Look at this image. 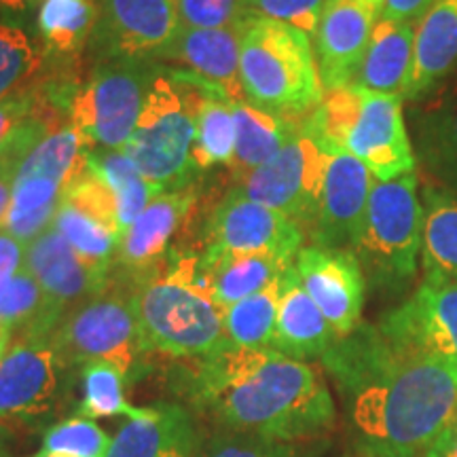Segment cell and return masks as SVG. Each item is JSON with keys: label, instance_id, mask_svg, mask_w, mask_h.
<instances>
[{"label": "cell", "instance_id": "6da1fadb", "mask_svg": "<svg viewBox=\"0 0 457 457\" xmlns=\"http://www.w3.org/2000/svg\"><path fill=\"white\" fill-rule=\"evenodd\" d=\"M345 400L360 457H424L457 409V369L360 327L322 358Z\"/></svg>", "mask_w": 457, "mask_h": 457}, {"label": "cell", "instance_id": "7a4b0ae2", "mask_svg": "<svg viewBox=\"0 0 457 457\" xmlns=\"http://www.w3.org/2000/svg\"><path fill=\"white\" fill-rule=\"evenodd\" d=\"M180 390L222 430L296 443L322 436L335 426V400L324 375L305 360L271 347L227 345L188 360Z\"/></svg>", "mask_w": 457, "mask_h": 457}, {"label": "cell", "instance_id": "3957f363", "mask_svg": "<svg viewBox=\"0 0 457 457\" xmlns=\"http://www.w3.org/2000/svg\"><path fill=\"white\" fill-rule=\"evenodd\" d=\"M131 288L146 353L197 360L231 345L222 322L225 307L205 290L197 253L171 250L163 270L138 279Z\"/></svg>", "mask_w": 457, "mask_h": 457}, {"label": "cell", "instance_id": "277c9868", "mask_svg": "<svg viewBox=\"0 0 457 457\" xmlns=\"http://www.w3.org/2000/svg\"><path fill=\"white\" fill-rule=\"evenodd\" d=\"M208 98L227 96L195 72L159 66L123 153L162 193L191 187L197 174L191 153L197 112Z\"/></svg>", "mask_w": 457, "mask_h": 457}, {"label": "cell", "instance_id": "5b68a950", "mask_svg": "<svg viewBox=\"0 0 457 457\" xmlns=\"http://www.w3.org/2000/svg\"><path fill=\"white\" fill-rule=\"evenodd\" d=\"M237 34L245 102L305 121L324 98L310 34L259 15L244 17Z\"/></svg>", "mask_w": 457, "mask_h": 457}, {"label": "cell", "instance_id": "8992f818", "mask_svg": "<svg viewBox=\"0 0 457 457\" xmlns=\"http://www.w3.org/2000/svg\"><path fill=\"white\" fill-rule=\"evenodd\" d=\"M421 208L417 176L375 180L364 222L352 253L377 290H400L417 273L421 253Z\"/></svg>", "mask_w": 457, "mask_h": 457}, {"label": "cell", "instance_id": "52a82bcc", "mask_svg": "<svg viewBox=\"0 0 457 457\" xmlns=\"http://www.w3.org/2000/svg\"><path fill=\"white\" fill-rule=\"evenodd\" d=\"M157 60H102L91 68L71 102V123L89 151H123L134 134Z\"/></svg>", "mask_w": 457, "mask_h": 457}, {"label": "cell", "instance_id": "ba28073f", "mask_svg": "<svg viewBox=\"0 0 457 457\" xmlns=\"http://www.w3.org/2000/svg\"><path fill=\"white\" fill-rule=\"evenodd\" d=\"M51 341L71 367L102 360L129 377L146 353L131 284L121 278L108 284L104 293L72 307L51 333Z\"/></svg>", "mask_w": 457, "mask_h": 457}, {"label": "cell", "instance_id": "9c48e42d", "mask_svg": "<svg viewBox=\"0 0 457 457\" xmlns=\"http://www.w3.org/2000/svg\"><path fill=\"white\" fill-rule=\"evenodd\" d=\"M327 165V153L301 129L276 157L236 180V188L253 202L288 216L303 231H310L322 197Z\"/></svg>", "mask_w": 457, "mask_h": 457}, {"label": "cell", "instance_id": "30bf717a", "mask_svg": "<svg viewBox=\"0 0 457 457\" xmlns=\"http://www.w3.org/2000/svg\"><path fill=\"white\" fill-rule=\"evenodd\" d=\"M98 17L87 51L102 60H157L182 32L176 0H96Z\"/></svg>", "mask_w": 457, "mask_h": 457}, {"label": "cell", "instance_id": "8fae6325", "mask_svg": "<svg viewBox=\"0 0 457 457\" xmlns=\"http://www.w3.org/2000/svg\"><path fill=\"white\" fill-rule=\"evenodd\" d=\"M305 231L288 216L256 204L236 187L214 205L204 227V254H270L295 262Z\"/></svg>", "mask_w": 457, "mask_h": 457}, {"label": "cell", "instance_id": "7c38bea8", "mask_svg": "<svg viewBox=\"0 0 457 457\" xmlns=\"http://www.w3.org/2000/svg\"><path fill=\"white\" fill-rule=\"evenodd\" d=\"M51 337H17L0 360V420H38L60 407L68 370Z\"/></svg>", "mask_w": 457, "mask_h": 457}, {"label": "cell", "instance_id": "4fadbf2b", "mask_svg": "<svg viewBox=\"0 0 457 457\" xmlns=\"http://www.w3.org/2000/svg\"><path fill=\"white\" fill-rule=\"evenodd\" d=\"M51 227L85 261L104 271H112L121 248L123 228L119 225L112 193L91 174L87 162L66 187Z\"/></svg>", "mask_w": 457, "mask_h": 457}, {"label": "cell", "instance_id": "5bb4252c", "mask_svg": "<svg viewBox=\"0 0 457 457\" xmlns=\"http://www.w3.org/2000/svg\"><path fill=\"white\" fill-rule=\"evenodd\" d=\"M377 328L396 345L457 369V284L424 278Z\"/></svg>", "mask_w": 457, "mask_h": 457}, {"label": "cell", "instance_id": "9a60e30c", "mask_svg": "<svg viewBox=\"0 0 457 457\" xmlns=\"http://www.w3.org/2000/svg\"><path fill=\"white\" fill-rule=\"evenodd\" d=\"M343 151L367 165L375 180L387 182L413 174L415 153L404 125L403 98L362 89Z\"/></svg>", "mask_w": 457, "mask_h": 457}, {"label": "cell", "instance_id": "2e32d148", "mask_svg": "<svg viewBox=\"0 0 457 457\" xmlns=\"http://www.w3.org/2000/svg\"><path fill=\"white\" fill-rule=\"evenodd\" d=\"M384 17V0H327L320 15L313 51L324 91L356 81L370 34Z\"/></svg>", "mask_w": 457, "mask_h": 457}, {"label": "cell", "instance_id": "e0dca14e", "mask_svg": "<svg viewBox=\"0 0 457 457\" xmlns=\"http://www.w3.org/2000/svg\"><path fill=\"white\" fill-rule=\"evenodd\" d=\"M303 288L328 320L339 339L352 335L362 320L367 278L352 250L303 245L295 259Z\"/></svg>", "mask_w": 457, "mask_h": 457}, {"label": "cell", "instance_id": "ac0fdd59", "mask_svg": "<svg viewBox=\"0 0 457 457\" xmlns=\"http://www.w3.org/2000/svg\"><path fill=\"white\" fill-rule=\"evenodd\" d=\"M373 185V174L360 159L350 153L328 155L322 197L310 228L312 244L353 250Z\"/></svg>", "mask_w": 457, "mask_h": 457}, {"label": "cell", "instance_id": "d6986e66", "mask_svg": "<svg viewBox=\"0 0 457 457\" xmlns=\"http://www.w3.org/2000/svg\"><path fill=\"white\" fill-rule=\"evenodd\" d=\"M195 204L197 191L187 187L182 191L162 193L142 210L138 219L123 233L121 248L114 261L123 279L134 284L163 270L171 254V239L179 236Z\"/></svg>", "mask_w": 457, "mask_h": 457}, {"label": "cell", "instance_id": "ffe728a7", "mask_svg": "<svg viewBox=\"0 0 457 457\" xmlns=\"http://www.w3.org/2000/svg\"><path fill=\"white\" fill-rule=\"evenodd\" d=\"M24 265L41 284L45 295L64 312L104 293L112 276V271L100 270L74 253L54 227L26 245Z\"/></svg>", "mask_w": 457, "mask_h": 457}, {"label": "cell", "instance_id": "44dd1931", "mask_svg": "<svg viewBox=\"0 0 457 457\" xmlns=\"http://www.w3.org/2000/svg\"><path fill=\"white\" fill-rule=\"evenodd\" d=\"M202 443L195 417L182 404L157 403L114 434L106 457H197Z\"/></svg>", "mask_w": 457, "mask_h": 457}, {"label": "cell", "instance_id": "7402d4cb", "mask_svg": "<svg viewBox=\"0 0 457 457\" xmlns=\"http://www.w3.org/2000/svg\"><path fill=\"white\" fill-rule=\"evenodd\" d=\"M339 337L320 312V307L303 288L295 262L284 271L279 282L276 333L271 350L296 360L324 358Z\"/></svg>", "mask_w": 457, "mask_h": 457}, {"label": "cell", "instance_id": "603a6c76", "mask_svg": "<svg viewBox=\"0 0 457 457\" xmlns=\"http://www.w3.org/2000/svg\"><path fill=\"white\" fill-rule=\"evenodd\" d=\"M176 62L219 87L231 102H245L239 79V34L236 28H182L174 45L159 57Z\"/></svg>", "mask_w": 457, "mask_h": 457}, {"label": "cell", "instance_id": "cb8c5ba5", "mask_svg": "<svg viewBox=\"0 0 457 457\" xmlns=\"http://www.w3.org/2000/svg\"><path fill=\"white\" fill-rule=\"evenodd\" d=\"M457 66V0H434L415 21L413 71L403 100L426 98Z\"/></svg>", "mask_w": 457, "mask_h": 457}, {"label": "cell", "instance_id": "d4e9b609", "mask_svg": "<svg viewBox=\"0 0 457 457\" xmlns=\"http://www.w3.org/2000/svg\"><path fill=\"white\" fill-rule=\"evenodd\" d=\"M415 55V21H396L381 17L377 21L367 54L362 57L353 85L377 94L403 98Z\"/></svg>", "mask_w": 457, "mask_h": 457}, {"label": "cell", "instance_id": "484cf974", "mask_svg": "<svg viewBox=\"0 0 457 457\" xmlns=\"http://www.w3.org/2000/svg\"><path fill=\"white\" fill-rule=\"evenodd\" d=\"M411 117L417 159L438 187L457 195V83Z\"/></svg>", "mask_w": 457, "mask_h": 457}, {"label": "cell", "instance_id": "4316f807", "mask_svg": "<svg viewBox=\"0 0 457 457\" xmlns=\"http://www.w3.org/2000/svg\"><path fill=\"white\" fill-rule=\"evenodd\" d=\"M290 265L270 254H199V276L220 307L261 293Z\"/></svg>", "mask_w": 457, "mask_h": 457}, {"label": "cell", "instance_id": "83f0119b", "mask_svg": "<svg viewBox=\"0 0 457 457\" xmlns=\"http://www.w3.org/2000/svg\"><path fill=\"white\" fill-rule=\"evenodd\" d=\"M233 117L237 142L231 170L236 180L276 157L303 129V121L262 111L250 102H233Z\"/></svg>", "mask_w": 457, "mask_h": 457}, {"label": "cell", "instance_id": "f1b7e54d", "mask_svg": "<svg viewBox=\"0 0 457 457\" xmlns=\"http://www.w3.org/2000/svg\"><path fill=\"white\" fill-rule=\"evenodd\" d=\"M421 208L424 278L457 284V195L443 187H426Z\"/></svg>", "mask_w": 457, "mask_h": 457}, {"label": "cell", "instance_id": "f546056e", "mask_svg": "<svg viewBox=\"0 0 457 457\" xmlns=\"http://www.w3.org/2000/svg\"><path fill=\"white\" fill-rule=\"evenodd\" d=\"M64 316L26 265L0 288V324L11 335L51 337Z\"/></svg>", "mask_w": 457, "mask_h": 457}, {"label": "cell", "instance_id": "4dcf8cb0", "mask_svg": "<svg viewBox=\"0 0 457 457\" xmlns=\"http://www.w3.org/2000/svg\"><path fill=\"white\" fill-rule=\"evenodd\" d=\"M96 17V0H43L37 15V30L45 55L72 60L87 49Z\"/></svg>", "mask_w": 457, "mask_h": 457}, {"label": "cell", "instance_id": "1f68e13d", "mask_svg": "<svg viewBox=\"0 0 457 457\" xmlns=\"http://www.w3.org/2000/svg\"><path fill=\"white\" fill-rule=\"evenodd\" d=\"M87 170L112 193L123 233L153 199L162 195V191L140 174L123 151H89Z\"/></svg>", "mask_w": 457, "mask_h": 457}, {"label": "cell", "instance_id": "d6a6232c", "mask_svg": "<svg viewBox=\"0 0 457 457\" xmlns=\"http://www.w3.org/2000/svg\"><path fill=\"white\" fill-rule=\"evenodd\" d=\"M279 282L282 278L262 288L261 293L225 307L222 322H225L227 341L233 347H244V350L271 347L278 320Z\"/></svg>", "mask_w": 457, "mask_h": 457}, {"label": "cell", "instance_id": "836d02e7", "mask_svg": "<svg viewBox=\"0 0 457 457\" xmlns=\"http://www.w3.org/2000/svg\"><path fill=\"white\" fill-rule=\"evenodd\" d=\"M236 117L233 102L227 98H208L197 112L195 142H193V165L195 170H210L216 165L231 168L236 157Z\"/></svg>", "mask_w": 457, "mask_h": 457}, {"label": "cell", "instance_id": "e575fe53", "mask_svg": "<svg viewBox=\"0 0 457 457\" xmlns=\"http://www.w3.org/2000/svg\"><path fill=\"white\" fill-rule=\"evenodd\" d=\"M125 377L111 362H85L81 367L83 398L79 404V415L87 420H108V417H128L136 420L145 407H131L125 398Z\"/></svg>", "mask_w": 457, "mask_h": 457}, {"label": "cell", "instance_id": "d590c367", "mask_svg": "<svg viewBox=\"0 0 457 457\" xmlns=\"http://www.w3.org/2000/svg\"><path fill=\"white\" fill-rule=\"evenodd\" d=\"M43 54L15 21L0 20V100L30 85L41 71Z\"/></svg>", "mask_w": 457, "mask_h": 457}, {"label": "cell", "instance_id": "8d00e7d4", "mask_svg": "<svg viewBox=\"0 0 457 457\" xmlns=\"http://www.w3.org/2000/svg\"><path fill=\"white\" fill-rule=\"evenodd\" d=\"M112 438L87 417H68L47 428L41 436V449L68 457H106Z\"/></svg>", "mask_w": 457, "mask_h": 457}, {"label": "cell", "instance_id": "74e56055", "mask_svg": "<svg viewBox=\"0 0 457 457\" xmlns=\"http://www.w3.org/2000/svg\"><path fill=\"white\" fill-rule=\"evenodd\" d=\"M197 457H299L295 443L233 430H220L202 445Z\"/></svg>", "mask_w": 457, "mask_h": 457}, {"label": "cell", "instance_id": "f35d334b", "mask_svg": "<svg viewBox=\"0 0 457 457\" xmlns=\"http://www.w3.org/2000/svg\"><path fill=\"white\" fill-rule=\"evenodd\" d=\"M185 28L214 30V28H236L248 17L245 0H176Z\"/></svg>", "mask_w": 457, "mask_h": 457}, {"label": "cell", "instance_id": "ab89813d", "mask_svg": "<svg viewBox=\"0 0 457 457\" xmlns=\"http://www.w3.org/2000/svg\"><path fill=\"white\" fill-rule=\"evenodd\" d=\"M324 3L327 0H245V7L250 15L284 21L313 37Z\"/></svg>", "mask_w": 457, "mask_h": 457}, {"label": "cell", "instance_id": "60d3db41", "mask_svg": "<svg viewBox=\"0 0 457 457\" xmlns=\"http://www.w3.org/2000/svg\"><path fill=\"white\" fill-rule=\"evenodd\" d=\"M41 108V96L38 89L28 85V87L15 91L9 98L0 100V157L15 140L17 131L34 112Z\"/></svg>", "mask_w": 457, "mask_h": 457}, {"label": "cell", "instance_id": "b9f144b4", "mask_svg": "<svg viewBox=\"0 0 457 457\" xmlns=\"http://www.w3.org/2000/svg\"><path fill=\"white\" fill-rule=\"evenodd\" d=\"M26 245L0 228V288L24 267Z\"/></svg>", "mask_w": 457, "mask_h": 457}, {"label": "cell", "instance_id": "7bdbcfd3", "mask_svg": "<svg viewBox=\"0 0 457 457\" xmlns=\"http://www.w3.org/2000/svg\"><path fill=\"white\" fill-rule=\"evenodd\" d=\"M434 0H384V17L396 21H417Z\"/></svg>", "mask_w": 457, "mask_h": 457}, {"label": "cell", "instance_id": "ee69618b", "mask_svg": "<svg viewBox=\"0 0 457 457\" xmlns=\"http://www.w3.org/2000/svg\"><path fill=\"white\" fill-rule=\"evenodd\" d=\"M424 457H457V420L453 417L449 426H445L441 434L434 438Z\"/></svg>", "mask_w": 457, "mask_h": 457}, {"label": "cell", "instance_id": "f6af8a7d", "mask_svg": "<svg viewBox=\"0 0 457 457\" xmlns=\"http://www.w3.org/2000/svg\"><path fill=\"white\" fill-rule=\"evenodd\" d=\"M13 179H15V170L11 168V165L0 162V227H3V220H4V216H7V210L11 204Z\"/></svg>", "mask_w": 457, "mask_h": 457}, {"label": "cell", "instance_id": "bcb514c9", "mask_svg": "<svg viewBox=\"0 0 457 457\" xmlns=\"http://www.w3.org/2000/svg\"><path fill=\"white\" fill-rule=\"evenodd\" d=\"M34 0H0V13L3 15H24Z\"/></svg>", "mask_w": 457, "mask_h": 457}, {"label": "cell", "instance_id": "7dc6e473", "mask_svg": "<svg viewBox=\"0 0 457 457\" xmlns=\"http://www.w3.org/2000/svg\"><path fill=\"white\" fill-rule=\"evenodd\" d=\"M11 335L7 328L3 327V324H0V360H3V356H4V352L9 350V345H11Z\"/></svg>", "mask_w": 457, "mask_h": 457}, {"label": "cell", "instance_id": "c3c4849f", "mask_svg": "<svg viewBox=\"0 0 457 457\" xmlns=\"http://www.w3.org/2000/svg\"><path fill=\"white\" fill-rule=\"evenodd\" d=\"M28 457H68V455H62V453H51V451H45V449H38L34 455H28Z\"/></svg>", "mask_w": 457, "mask_h": 457}, {"label": "cell", "instance_id": "681fc988", "mask_svg": "<svg viewBox=\"0 0 457 457\" xmlns=\"http://www.w3.org/2000/svg\"><path fill=\"white\" fill-rule=\"evenodd\" d=\"M4 443H7V432H4L3 424H0V457H4Z\"/></svg>", "mask_w": 457, "mask_h": 457}, {"label": "cell", "instance_id": "f907efd6", "mask_svg": "<svg viewBox=\"0 0 457 457\" xmlns=\"http://www.w3.org/2000/svg\"><path fill=\"white\" fill-rule=\"evenodd\" d=\"M455 420H457V409H455Z\"/></svg>", "mask_w": 457, "mask_h": 457}]
</instances>
